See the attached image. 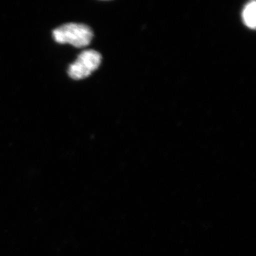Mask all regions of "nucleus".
<instances>
[{
  "mask_svg": "<svg viewBox=\"0 0 256 256\" xmlns=\"http://www.w3.org/2000/svg\"><path fill=\"white\" fill-rule=\"evenodd\" d=\"M53 36L57 43L68 44L77 48H82L90 44L94 33L87 25L68 23L54 30Z\"/></svg>",
  "mask_w": 256,
  "mask_h": 256,
  "instance_id": "obj_1",
  "label": "nucleus"
},
{
  "mask_svg": "<svg viewBox=\"0 0 256 256\" xmlns=\"http://www.w3.org/2000/svg\"><path fill=\"white\" fill-rule=\"evenodd\" d=\"M101 60L102 56L96 50H84L77 60L69 66V76L74 80H82L87 78L98 68Z\"/></svg>",
  "mask_w": 256,
  "mask_h": 256,
  "instance_id": "obj_2",
  "label": "nucleus"
},
{
  "mask_svg": "<svg viewBox=\"0 0 256 256\" xmlns=\"http://www.w3.org/2000/svg\"><path fill=\"white\" fill-rule=\"evenodd\" d=\"M256 4L255 1L246 5L242 13V20L248 28L254 30L256 26Z\"/></svg>",
  "mask_w": 256,
  "mask_h": 256,
  "instance_id": "obj_3",
  "label": "nucleus"
}]
</instances>
